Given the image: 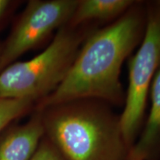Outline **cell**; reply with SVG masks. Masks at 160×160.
<instances>
[{"label":"cell","instance_id":"3957f363","mask_svg":"<svg viewBox=\"0 0 160 160\" xmlns=\"http://www.w3.org/2000/svg\"><path fill=\"white\" fill-rule=\"evenodd\" d=\"M88 28L65 25L45 51L28 61L13 63L0 73V98H45L65 79L88 36Z\"/></svg>","mask_w":160,"mask_h":160},{"label":"cell","instance_id":"30bf717a","mask_svg":"<svg viewBox=\"0 0 160 160\" xmlns=\"http://www.w3.org/2000/svg\"><path fill=\"white\" fill-rule=\"evenodd\" d=\"M31 160H66L50 140L40 142Z\"/></svg>","mask_w":160,"mask_h":160},{"label":"cell","instance_id":"52a82bcc","mask_svg":"<svg viewBox=\"0 0 160 160\" xmlns=\"http://www.w3.org/2000/svg\"><path fill=\"white\" fill-rule=\"evenodd\" d=\"M44 133L40 117L15 128L0 142V160H31Z\"/></svg>","mask_w":160,"mask_h":160},{"label":"cell","instance_id":"ba28073f","mask_svg":"<svg viewBox=\"0 0 160 160\" xmlns=\"http://www.w3.org/2000/svg\"><path fill=\"white\" fill-rule=\"evenodd\" d=\"M134 2L131 0H81L68 25L78 27L93 20L112 19L124 14Z\"/></svg>","mask_w":160,"mask_h":160},{"label":"cell","instance_id":"6da1fadb","mask_svg":"<svg viewBox=\"0 0 160 160\" xmlns=\"http://www.w3.org/2000/svg\"><path fill=\"white\" fill-rule=\"evenodd\" d=\"M135 4L111 25L89 33L65 79L40 102V109L82 99L122 105V65L142 39L146 25V8Z\"/></svg>","mask_w":160,"mask_h":160},{"label":"cell","instance_id":"5b68a950","mask_svg":"<svg viewBox=\"0 0 160 160\" xmlns=\"http://www.w3.org/2000/svg\"><path fill=\"white\" fill-rule=\"evenodd\" d=\"M78 0L31 1L0 53V71L71 20Z\"/></svg>","mask_w":160,"mask_h":160},{"label":"cell","instance_id":"7a4b0ae2","mask_svg":"<svg viewBox=\"0 0 160 160\" xmlns=\"http://www.w3.org/2000/svg\"><path fill=\"white\" fill-rule=\"evenodd\" d=\"M104 102L73 100L51 107L42 118L45 133L66 160H125L119 117Z\"/></svg>","mask_w":160,"mask_h":160},{"label":"cell","instance_id":"8fae6325","mask_svg":"<svg viewBox=\"0 0 160 160\" xmlns=\"http://www.w3.org/2000/svg\"><path fill=\"white\" fill-rule=\"evenodd\" d=\"M8 1H5V0H0V17L5 11L6 8L8 5Z\"/></svg>","mask_w":160,"mask_h":160},{"label":"cell","instance_id":"8992f818","mask_svg":"<svg viewBox=\"0 0 160 160\" xmlns=\"http://www.w3.org/2000/svg\"><path fill=\"white\" fill-rule=\"evenodd\" d=\"M151 87V108L145 128L125 160H157L160 157V68Z\"/></svg>","mask_w":160,"mask_h":160},{"label":"cell","instance_id":"9c48e42d","mask_svg":"<svg viewBox=\"0 0 160 160\" xmlns=\"http://www.w3.org/2000/svg\"><path fill=\"white\" fill-rule=\"evenodd\" d=\"M33 102L28 99L0 98V131L13 119L25 113Z\"/></svg>","mask_w":160,"mask_h":160},{"label":"cell","instance_id":"277c9868","mask_svg":"<svg viewBox=\"0 0 160 160\" xmlns=\"http://www.w3.org/2000/svg\"><path fill=\"white\" fill-rule=\"evenodd\" d=\"M159 68L160 1H156L147 4L145 33L139 50L128 62V89L125 108L119 117L122 134L128 151L142 124L150 86Z\"/></svg>","mask_w":160,"mask_h":160}]
</instances>
